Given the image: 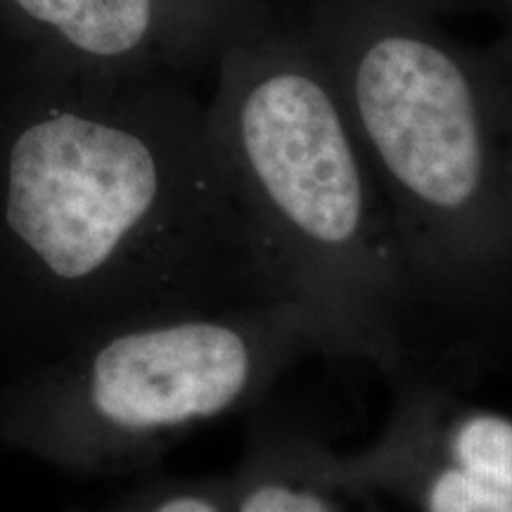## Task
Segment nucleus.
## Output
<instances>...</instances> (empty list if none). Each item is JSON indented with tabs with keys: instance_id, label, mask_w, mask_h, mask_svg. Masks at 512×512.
<instances>
[{
	"instance_id": "1",
	"label": "nucleus",
	"mask_w": 512,
	"mask_h": 512,
	"mask_svg": "<svg viewBox=\"0 0 512 512\" xmlns=\"http://www.w3.org/2000/svg\"><path fill=\"white\" fill-rule=\"evenodd\" d=\"M261 302L188 81L0 86V377L124 325Z\"/></svg>"
},
{
	"instance_id": "2",
	"label": "nucleus",
	"mask_w": 512,
	"mask_h": 512,
	"mask_svg": "<svg viewBox=\"0 0 512 512\" xmlns=\"http://www.w3.org/2000/svg\"><path fill=\"white\" fill-rule=\"evenodd\" d=\"M420 0H311L392 221L422 328H479L512 297V43L451 34Z\"/></svg>"
},
{
	"instance_id": "3",
	"label": "nucleus",
	"mask_w": 512,
	"mask_h": 512,
	"mask_svg": "<svg viewBox=\"0 0 512 512\" xmlns=\"http://www.w3.org/2000/svg\"><path fill=\"white\" fill-rule=\"evenodd\" d=\"M209 133L275 302L318 354L394 377L422 332L392 221L323 60L275 19L216 62Z\"/></svg>"
},
{
	"instance_id": "4",
	"label": "nucleus",
	"mask_w": 512,
	"mask_h": 512,
	"mask_svg": "<svg viewBox=\"0 0 512 512\" xmlns=\"http://www.w3.org/2000/svg\"><path fill=\"white\" fill-rule=\"evenodd\" d=\"M313 354L309 316L285 302L124 325L0 377V448L88 475L140 470Z\"/></svg>"
},
{
	"instance_id": "5",
	"label": "nucleus",
	"mask_w": 512,
	"mask_h": 512,
	"mask_svg": "<svg viewBox=\"0 0 512 512\" xmlns=\"http://www.w3.org/2000/svg\"><path fill=\"white\" fill-rule=\"evenodd\" d=\"M273 22L271 0H0V86L188 81Z\"/></svg>"
},
{
	"instance_id": "6",
	"label": "nucleus",
	"mask_w": 512,
	"mask_h": 512,
	"mask_svg": "<svg viewBox=\"0 0 512 512\" xmlns=\"http://www.w3.org/2000/svg\"><path fill=\"white\" fill-rule=\"evenodd\" d=\"M328 444L290 422L254 427L230 486L233 512H347L328 467Z\"/></svg>"
},
{
	"instance_id": "7",
	"label": "nucleus",
	"mask_w": 512,
	"mask_h": 512,
	"mask_svg": "<svg viewBox=\"0 0 512 512\" xmlns=\"http://www.w3.org/2000/svg\"><path fill=\"white\" fill-rule=\"evenodd\" d=\"M437 12H467V15L489 17L503 29V38L512 43V0H420Z\"/></svg>"
}]
</instances>
